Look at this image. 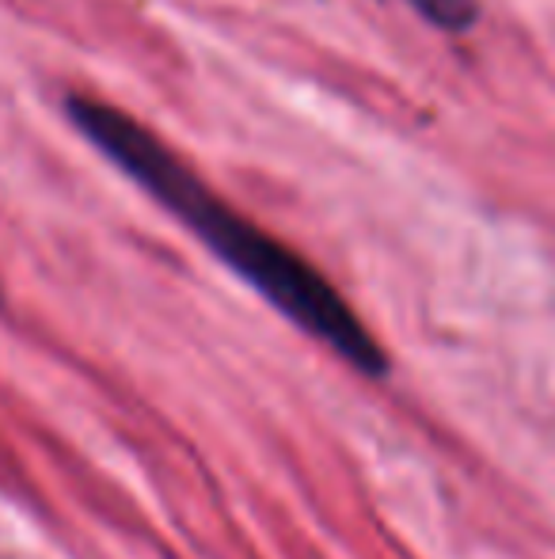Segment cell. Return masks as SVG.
Returning <instances> with one entry per match:
<instances>
[{"label":"cell","instance_id":"cell-1","mask_svg":"<svg viewBox=\"0 0 555 559\" xmlns=\"http://www.w3.org/2000/svg\"><path fill=\"white\" fill-rule=\"evenodd\" d=\"M65 115L99 153L119 164L145 194H153L171 217H179L217 259L232 266L252 289H260L281 317L293 320L301 332L335 350L342 361L365 377H381L388 358L370 328L362 324L350 301L289 243L270 236L263 225L244 217L237 206L217 199L206 179L156 138L145 122L122 107L96 99L88 92L65 96Z\"/></svg>","mask_w":555,"mask_h":559},{"label":"cell","instance_id":"cell-2","mask_svg":"<svg viewBox=\"0 0 555 559\" xmlns=\"http://www.w3.org/2000/svg\"><path fill=\"white\" fill-rule=\"evenodd\" d=\"M411 8L437 31H449V35H464L480 20V4L475 0H408Z\"/></svg>","mask_w":555,"mask_h":559}]
</instances>
